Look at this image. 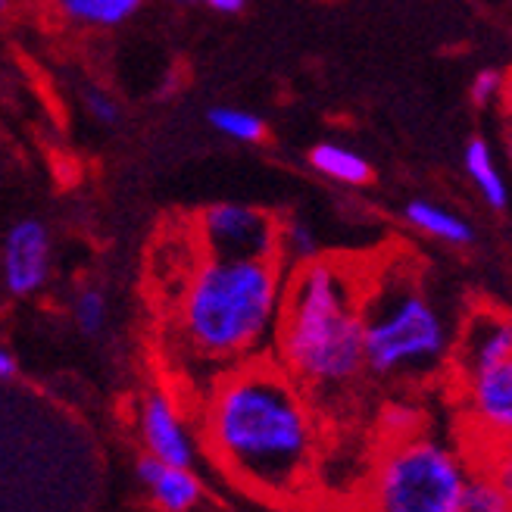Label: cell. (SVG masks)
<instances>
[{
    "label": "cell",
    "mask_w": 512,
    "mask_h": 512,
    "mask_svg": "<svg viewBox=\"0 0 512 512\" xmlns=\"http://www.w3.org/2000/svg\"><path fill=\"white\" fill-rule=\"evenodd\" d=\"M207 122L216 135L235 141V144H263L269 135V125L260 113L244 110V107H228L219 104L207 113Z\"/></svg>",
    "instance_id": "cell-16"
},
{
    "label": "cell",
    "mask_w": 512,
    "mask_h": 512,
    "mask_svg": "<svg viewBox=\"0 0 512 512\" xmlns=\"http://www.w3.org/2000/svg\"><path fill=\"white\" fill-rule=\"evenodd\" d=\"M200 7H207L216 16H238V13H244L247 0H203Z\"/></svg>",
    "instance_id": "cell-24"
},
{
    "label": "cell",
    "mask_w": 512,
    "mask_h": 512,
    "mask_svg": "<svg viewBox=\"0 0 512 512\" xmlns=\"http://www.w3.org/2000/svg\"><path fill=\"white\" fill-rule=\"evenodd\" d=\"M13 10H16V0H0V22H4Z\"/></svg>",
    "instance_id": "cell-26"
},
{
    "label": "cell",
    "mask_w": 512,
    "mask_h": 512,
    "mask_svg": "<svg viewBox=\"0 0 512 512\" xmlns=\"http://www.w3.org/2000/svg\"><path fill=\"white\" fill-rule=\"evenodd\" d=\"M79 104H82V113L100 125V128H116L122 122V107H119V100L104 88V85H82L79 91Z\"/></svg>",
    "instance_id": "cell-20"
},
{
    "label": "cell",
    "mask_w": 512,
    "mask_h": 512,
    "mask_svg": "<svg viewBox=\"0 0 512 512\" xmlns=\"http://www.w3.org/2000/svg\"><path fill=\"white\" fill-rule=\"evenodd\" d=\"M503 79H506V75L500 69H481L472 79V88H469L472 104L475 107H488V104H494V100H500Z\"/></svg>",
    "instance_id": "cell-21"
},
{
    "label": "cell",
    "mask_w": 512,
    "mask_h": 512,
    "mask_svg": "<svg viewBox=\"0 0 512 512\" xmlns=\"http://www.w3.org/2000/svg\"><path fill=\"white\" fill-rule=\"evenodd\" d=\"M363 275L366 266L325 253L288 272L272 347L310 397H338L366 372Z\"/></svg>",
    "instance_id": "cell-2"
},
{
    "label": "cell",
    "mask_w": 512,
    "mask_h": 512,
    "mask_svg": "<svg viewBox=\"0 0 512 512\" xmlns=\"http://www.w3.org/2000/svg\"><path fill=\"white\" fill-rule=\"evenodd\" d=\"M54 272V235L38 216L16 219L0 241V285L16 300L35 297Z\"/></svg>",
    "instance_id": "cell-7"
},
{
    "label": "cell",
    "mask_w": 512,
    "mask_h": 512,
    "mask_svg": "<svg viewBox=\"0 0 512 512\" xmlns=\"http://www.w3.org/2000/svg\"><path fill=\"white\" fill-rule=\"evenodd\" d=\"M463 384L466 419L475 434L497 447H512V356L481 372L459 378Z\"/></svg>",
    "instance_id": "cell-8"
},
{
    "label": "cell",
    "mask_w": 512,
    "mask_h": 512,
    "mask_svg": "<svg viewBox=\"0 0 512 512\" xmlns=\"http://www.w3.org/2000/svg\"><path fill=\"white\" fill-rule=\"evenodd\" d=\"M453 512H512V500L500 491V484L488 472L478 469L469 475Z\"/></svg>",
    "instance_id": "cell-18"
},
{
    "label": "cell",
    "mask_w": 512,
    "mask_h": 512,
    "mask_svg": "<svg viewBox=\"0 0 512 512\" xmlns=\"http://www.w3.org/2000/svg\"><path fill=\"white\" fill-rule=\"evenodd\" d=\"M153 500L166 512H188L200 500V481L191 469H178V466H160V472L153 475L147 484Z\"/></svg>",
    "instance_id": "cell-15"
},
{
    "label": "cell",
    "mask_w": 512,
    "mask_h": 512,
    "mask_svg": "<svg viewBox=\"0 0 512 512\" xmlns=\"http://www.w3.org/2000/svg\"><path fill=\"white\" fill-rule=\"evenodd\" d=\"M281 260H219L197 253L172 306L175 347L216 375L256 360L272 341L285 300Z\"/></svg>",
    "instance_id": "cell-3"
},
{
    "label": "cell",
    "mask_w": 512,
    "mask_h": 512,
    "mask_svg": "<svg viewBox=\"0 0 512 512\" xmlns=\"http://www.w3.org/2000/svg\"><path fill=\"white\" fill-rule=\"evenodd\" d=\"M138 431L141 444L150 456L163 459L166 466L191 469L194 466V434L182 413V403L166 388H150L138 406Z\"/></svg>",
    "instance_id": "cell-9"
},
{
    "label": "cell",
    "mask_w": 512,
    "mask_h": 512,
    "mask_svg": "<svg viewBox=\"0 0 512 512\" xmlns=\"http://www.w3.org/2000/svg\"><path fill=\"white\" fill-rule=\"evenodd\" d=\"M450 356V328L409 256L363 275V360L378 378H422Z\"/></svg>",
    "instance_id": "cell-4"
},
{
    "label": "cell",
    "mask_w": 512,
    "mask_h": 512,
    "mask_svg": "<svg viewBox=\"0 0 512 512\" xmlns=\"http://www.w3.org/2000/svg\"><path fill=\"white\" fill-rule=\"evenodd\" d=\"M500 110H503V128H506V147H509V153H512V72L503 79Z\"/></svg>",
    "instance_id": "cell-23"
},
{
    "label": "cell",
    "mask_w": 512,
    "mask_h": 512,
    "mask_svg": "<svg viewBox=\"0 0 512 512\" xmlns=\"http://www.w3.org/2000/svg\"><path fill=\"white\" fill-rule=\"evenodd\" d=\"M322 256L319 238H316V228L303 219H285L281 222V232H278V260L285 266H300L306 260H316Z\"/></svg>",
    "instance_id": "cell-17"
},
{
    "label": "cell",
    "mask_w": 512,
    "mask_h": 512,
    "mask_svg": "<svg viewBox=\"0 0 512 512\" xmlns=\"http://www.w3.org/2000/svg\"><path fill=\"white\" fill-rule=\"evenodd\" d=\"M306 163H310L313 172L328 178V182L347 185V188H366L375 178V169L363 153L353 150L350 144H341V141L313 144L310 153H306Z\"/></svg>",
    "instance_id": "cell-11"
},
{
    "label": "cell",
    "mask_w": 512,
    "mask_h": 512,
    "mask_svg": "<svg viewBox=\"0 0 512 512\" xmlns=\"http://www.w3.org/2000/svg\"><path fill=\"white\" fill-rule=\"evenodd\" d=\"M463 166L469 172V178L475 182V188L481 191V197L491 203L494 210H506L509 207V188H506V178L503 172L497 169V160H494V150L484 138H472L466 144V153H463Z\"/></svg>",
    "instance_id": "cell-14"
},
{
    "label": "cell",
    "mask_w": 512,
    "mask_h": 512,
    "mask_svg": "<svg viewBox=\"0 0 512 512\" xmlns=\"http://www.w3.org/2000/svg\"><path fill=\"white\" fill-rule=\"evenodd\" d=\"M469 475V463L447 444L406 434L378 456L369 484V509L453 512Z\"/></svg>",
    "instance_id": "cell-5"
},
{
    "label": "cell",
    "mask_w": 512,
    "mask_h": 512,
    "mask_svg": "<svg viewBox=\"0 0 512 512\" xmlns=\"http://www.w3.org/2000/svg\"><path fill=\"white\" fill-rule=\"evenodd\" d=\"M72 319L79 325L85 335H100L110 322V300L107 291L97 285H82L72 294Z\"/></svg>",
    "instance_id": "cell-19"
},
{
    "label": "cell",
    "mask_w": 512,
    "mask_h": 512,
    "mask_svg": "<svg viewBox=\"0 0 512 512\" xmlns=\"http://www.w3.org/2000/svg\"><path fill=\"white\" fill-rule=\"evenodd\" d=\"M16 375V356L0 344V381H10Z\"/></svg>",
    "instance_id": "cell-25"
},
{
    "label": "cell",
    "mask_w": 512,
    "mask_h": 512,
    "mask_svg": "<svg viewBox=\"0 0 512 512\" xmlns=\"http://www.w3.org/2000/svg\"><path fill=\"white\" fill-rule=\"evenodd\" d=\"M484 472H488V475L500 484V491L512 500V447H497V450H491Z\"/></svg>",
    "instance_id": "cell-22"
},
{
    "label": "cell",
    "mask_w": 512,
    "mask_h": 512,
    "mask_svg": "<svg viewBox=\"0 0 512 512\" xmlns=\"http://www.w3.org/2000/svg\"><path fill=\"white\" fill-rule=\"evenodd\" d=\"M403 219H406L409 228H416L419 235L434 238V241H441V244L466 247L475 238L472 225L463 216H456L447 207H441V203H431V200H422V197L406 203Z\"/></svg>",
    "instance_id": "cell-13"
},
{
    "label": "cell",
    "mask_w": 512,
    "mask_h": 512,
    "mask_svg": "<svg viewBox=\"0 0 512 512\" xmlns=\"http://www.w3.org/2000/svg\"><path fill=\"white\" fill-rule=\"evenodd\" d=\"M203 431L219 463L256 491L297 494L319 450L313 397L272 360H247L213 378Z\"/></svg>",
    "instance_id": "cell-1"
},
{
    "label": "cell",
    "mask_w": 512,
    "mask_h": 512,
    "mask_svg": "<svg viewBox=\"0 0 512 512\" xmlns=\"http://www.w3.org/2000/svg\"><path fill=\"white\" fill-rule=\"evenodd\" d=\"M512 356V313L491 303H478L469 310L456 341H450V356L456 378H466Z\"/></svg>",
    "instance_id": "cell-10"
},
{
    "label": "cell",
    "mask_w": 512,
    "mask_h": 512,
    "mask_svg": "<svg viewBox=\"0 0 512 512\" xmlns=\"http://www.w3.org/2000/svg\"><path fill=\"white\" fill-rule=\"evenodd\" d=\"M191 244L219 260H278L281 219L263 207L238 200H216L203 207L191 225Z\"/></svg>",
    "instance_id": "cell-6"
},
{
    "label": "cell",
    "mask_w": 512,
    "mask_h": 512,
    "mask_svg": "<svg viewBox=\"0 0 512 512\" xmlns=\"http://www.w3.org/2000/svg\"><path fill=\"white\" fill-rule=\"evenodd\" d=\"M175 4H182V7H200L203 0H175Z\"/></svg>",
    "instance_id": "cell-27"
},
{
    "label": "cell",
    "mask_w": 512,
    "mask_h": 512,
    "mask_svg": "<svg viewBox=\"0 0 512 512\" xmlns=\"http://www.w3.org/2000/svg\"><path fill=\"white\" fill-rule=\"evenodd\" d=\"M147 0H54V10L69 25L91 32L119 29L128 19H135L144 10Z\"/></svg>",
    "instance_id": "cell-12"
}]
</instances>
